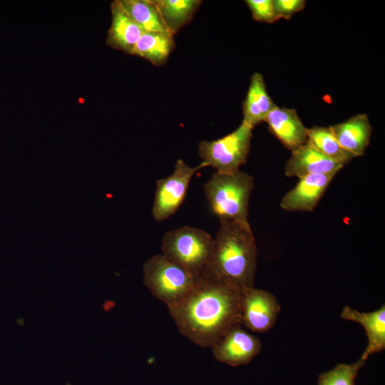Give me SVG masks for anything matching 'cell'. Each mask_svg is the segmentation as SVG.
I'll list each match as a JSON object with an SVG mask.
<instances>
[{
	"label": "cell",
	"mask_w": 385,
	"mask_h": 385,
	"mask_svg": "<svg viewBox=\"0 0 385 385\" xmlns=\"http://www.w3.org/2000/svg\"><path fill=\"white\" fill-rule=\"evenodd\" d=\"M337 173L311 175L298 183L282 198L279 205L287 211H312Z\"/></svg>",
	"instance_id": "30bf717a"
},
{
	"label": "cell",
	"mask_w": 385,
	"mask_h": 385,
	"mask_svg": "<svg viewBox=\"0 0 385 385\" xmlns=\"http://www.w3.org/2000/svg\"><path fill=\"white\" fill-rule=\"evenodd\" d=\"M365 362L359 358L351 364H339L319 376L318 385H354L359 371Z\"/></svg>",
	"instance_id": "44dd1931"
},
{
	"label": "cell",
	"mask_w": 385,
	"mask_h": 385,
	"mask_svg": "<svg viewBox=\"0 0 385 385\" xmlns=\"http://www.w3.org/2000/svg\"><path fill=\"white\" fill-rule=\"evenodd\" d=\"M143 270L145 286L167 307L188 294L200 277L162 254L154 255L146 260Z\"/></svg>",
	"instance_id": "5b68a950"
},
{
	"label": "cell",
	"mask_w": 385,
	"mask_h": 385,
	"mask_svg": "<svg viewBox=\"0 0 385 385\" xmlns=\"http://www.w3.org/2000/svg\"><path fill=\"white\" fill-rule=\"evenodd\" d=\"M254 187L253 178L238 170L215 172L203 185L204 195L220 221L248 222V206Z\"/></svg>",
	"instance_id": "3957f363"
},
{
	"label": "cell",
	"mask_w": 385,
	"mask_h": 385,
	"mask_svg": "<svg viewBox=\"0 0 385 385\" xmlns=\"http://www.w3.org/2000/svg\"><path fill=\"white\" fill-rule=\"evenodd\" d=\"M252 129L242 122L234 131L219 139L200 141L197 150L202 163L217 173L237 171L247 161Z\"/></svg>",
	"instance_id": "8992f818"
},
{
	"label": "cell",
	"mask_w": 385,
	"mask_h": 385,
	"mask_svg": "<svg viewBox=\"0 0 385 385\" xmlns=\"http://www.w3.org/2000/svg\"><path fill=\"white\" fill-rule=\"evenodd\" d=\"M307 142L326 157L344 165L354 158L340 146L329 127L307 128Z\"/></svg>",
	"instance_id": "ffe728a7"
},
{
	"label": "cell",
	"mask_w": 385,
	"mask_h": 385,
	"mask_svg": "<svg viewBox=\"0 0 385 385\" xmlns=\"http://www.w3.org/2000/svg\"><path fill=\"white\" fill-rule=\"evenodd\" d=\"M212 248L210 234L190 226L168 231L161 243L162 255L197 276L209 264Z\"/></svg>",
	"instance_id": "277c9868"
},
{
	"label": "cell",
	"mask_w": 385,
	"mask_h": 385,
	"mask_svg": "<svg viewBox=\"0 0 385 385\" xmlns=\"http://www.w3.org/2000/svg\"><path fill=\"white\" fill-rule=\"evenodd\" d=\"M265 122L270 131L291 151L307 141V128L294 109L275 105Z\"/></svg>",
	"instance_id": "7c38bea8"
},
{
	"label": "cell",
	"mask_w": 385,
	"mask_h": 385,
	"mask_svg": "<svg viewBox=\"0 0 385 385\" xmlns=\"http://www.w3.org/2000/svg\"><path fill=\"white\" fill-rule=\"evenodd\" d=\"M111 16L106 43L113 48L131 54L144 31L126 13L119 0L112 2Z\"/></svg>",
	"instance_id": "9a60e30c"
},
{
	"label": "cell",
	"mask_w": 385,
	"mask_h": 385,
	"mask_svg": "<svg viewBox=\"0 0 385 385\" xmlns=\"http://www.w3.org/2000/svg\"><path fill=\"white\" fill-rule=\"evenodd\" d=\"M269 96L263 76L255 72L250 77L249 88L242 103V122L254 128L265 122L270 111L274 107Z\"/></svg>",
	"instance_id": "2e32d148"
},
{
	"label": "cell",
	"mask_w": 385,
	"mask_h": 385,
	"mask_svg": "<svg viewBox=\"0 0 385 385\" xmlns=\"http://www.w3.org/2000/svg\"><path fill=\"white\" fill-rule=\"evenodd\" d=\"M281 308L271 292L254 287L242 291L240 323L254 332L269 331L275 324Z\"/></svg>",
	"instance_id": "ba28073f"
},
{
	"label": "cell",
	"mask_w": 385,
	"mask_h": 385,
	"mask_svg": "<svg viewBox=\"0 0 385 385\" xmlns=\"http://www.w3.org/2000/svg\"><path fill=\"white\" fill-rule=\"evenodd\" d=\"M216 360L232 366L249 364L261 349L257 337L243 329L241 324L230 327L211 346Z\"/></svg>",
	"instance_id": "9c48e42d"
},
{
	"label": "cell",
	"mask_w": 385,
	"mask_h": 385,
	"mask_svg": "<svg viewBox=\"0 0 385 385\" xmlns=\"http://www.w3.org/2000/svg\"><path fill=\"white\" fill-rule=\"evenodd\" d=\"M213 237L209 264L202 276L220 281L241 291L253 287L257 249L249 222L220 221Z\"/></svg>",
	"instance_id": "7a4b0ae2"
},
{
	"label": "cell",
	"mask_w": 385,
	"mask_h": 385,
	"mask_svg": "<svg viewBox=\"0 0 385 385\" xmlns=\"http://www.w3.org/2000/svg\"><path fill=\"white\" fill-rule=\"evenodd\" d=\"M119 2L144 31L170 33L153 0H119Z\"/></svg>",
	"instance_id": "d6986e66"
},
{
	"label": "cell",
	"mask_w": 385,
	"mask_h": 385,
	"mask_svg": "<svg viewBox=\"0 0 385 385\" xmlns=\"http://www.w3.org/2000/svg\"><path fill=\"white\" fill-rule=\"evenodd\" d=\"M245 2L255 21L272 24L279 19L272 0H246Z\"/></svg>",
	"instance_id": "7402d4cb"
},
{
	"label": "cell",
	"mask_w": 385,
	"mask_h": 385,
	"mask_svg": "<svg viewBox=\"0 0 385 385\" xmlns=\"http://www.w3.org/2000/svg\"><path fill=\"white\" fill-rule=\"evenodd\" d=\"M242 291L200 275L190 292L168 306L178 331L193 343L210 347L240 323Z\"/></svg>",
	"instance_id": "6da1fadb"
},
{
	"label": "cell",
	"mask_w": 385,
	"mask_h": 385,
	"mask_svg": "<svg viewBox=\"0 0 385 385\" xmlns=\"http://www.w3.org/2000/svg\"><path fill=\"white\" fill-rule=\"evenodd\" d=\"M168 31L174 36L188 24L200 6V0H153Z\"/></svg>",
	"instance_id": "ac0fdd59"
},
{
	"label": "cell",
	"mask_w": 385,
	"mask_h": 385,
	"mask_svg": "<svg viewBox=\"0 0 385 385\" xmlns=\"http://www.w3.org/2000/svg\"><path fill=\"white\" fill-rule=\"evenodd\" d=\"M174 48L173 34L168 32L144 31L131 55L143 58L155 66H161L165 63Z\"/></svg>",
	"instance_id": "e0dca14e"
},
{
	"label": "cell",
	"mask_w": 385,
	"mask_h": 385,
	"mask_svg": "<svg viewBox=\"0 0 385 385\" xmlns=\"http://www.w3.org/2000/svg\"><path fill=\"white\" fill-rule=\"evenodd\" d=\"M205 167L203 163L191 167L178 159L173 172L156 181L152 207V216L155 220H165L178 210L183 202L191 179L197 171Z\"/></svg>",
	"instance_id": "52a82bcc"
},
{
	"label": "cell",
	"mask_w": 385,
	"mask_h": 385,
	"mask_svg": "<svg viewBox=\"0 0 385 385\" xmlns=\"http://www.w3.org/2000/svg\"><path fill=\"white\" fill-rule=\"evenodd\" d=\"M329 128L344 150L354 157L364 154L369 144L372 130L367 115L357 114L346 121Z\"/></svg>",
	"instance_id": "5bb4252c"
},
{
	"label": "cell",
	"mask_w": 385,
	"mask_h": 385,
	"mask_svg": "<svg viewBox=\"0 0 385 385\" xmlns=\"http://www.w3.org/2000/svg\"><path fill=\"white\" fill-rule=\"evenodd\" d=\"M291 152L284 166L287 177L301 178L311 175L338 173L344 166L324 155L307 141Z\"/></svg>",
	"instance_id": "8fae6325"
},
{
	"label": "cell",
	"mask_w": 385,
	"mask_h": 385,
	"mask_svg": "<svg viewBox=\"0 0 385 385\" xmlns=\"http://www.w3.org/2000/svg\"><path fill=\"white\" fill-rule=\"evenodd\" d=\"M274 9L279 19H289L292 16L304 8V0H272Z\"/></svg>",
	"instance_id": "603a6c76"
},
{
	"label": "cell",
	"mask_w": 385,
	"mask_h": 385,
	"mask_svg": "<svg viewBox=\"0 0 385 385\" xmlns=\"http://www.w3.org/2000/svg\"><path fill=\"white\" fill-rule=\"evenodd\" d=\"M342 319L361 324L367 337V346L361 359L366 361L373 354L385 349V306L370 312H360L344 306L340 314Z\"/></svg>",
	"instance_id": "4fadbf2b"
}]
</instances>
